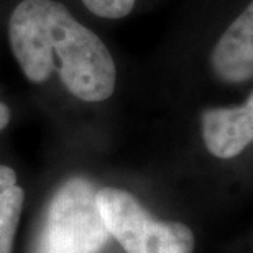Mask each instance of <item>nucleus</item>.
Wrapping results in <instances>:
<instances>
[{
	"label": "nucleus",
	"mask_w": 253,
	"mask_h": 253,
	"mask_svg": "<svg viewBox=\"0 0 253 253\" xmlns=\"http://www.w3.org/2000/svg\"><path fill=\"white\" fill-rule=\"evenodd\" d=\"M83 3L90 13L110 20L126 17L135 7V0H83Z\"/></svg>",
	"instance_id": "7"
},
{
	"label": "nucleus",
	"mask_w": 253,
	"mask_h": 253,
	"mask_svg": "<svg viewBox=\"0 0 253 253\" xmlns=\"http://www.w3.org/2000/svg\"><path fill=\"white\" fill-rule=\"evenodd\" d=\"M110 239L97 189L89 179L74 176L49 199L33 253H100Z\"/></svg>",
	"instance_id": "2"
},
{
	"label": "nucleus",
	"mask_w": 253,
	"mask_h": 253,
	"mask_svg": "<svg viewBox=\"0 0 253 253\" xmlns=\"http://www.w3.org/2000/svg\"><path fill=\"white\" fill-rule=\"evenodd\" d=\"M13 56L35 84L54 69L84 102H102L115 90L117 69L104 42L56 0H22L8 20Z\"/></svg>",
	"instance_id": "1"
},
{
	"label": "nucleus",
	"mask_w": 253,
	"mask_h": 253,
	"mask_svg": "<svg viewBox=\"0 0 253 253\" xmlns=\"http://www.w3.org/2000/svg\"><path fill=\"white\" fill-rule=\"evenodd\" d=\"M23 201L25 192L17 184L15 171L0 165V253H12Z\"/></svg>",
	"instance_id": "6"
},
{
	"label": "nucleus",
	"mask_w": 253,
	"mask_h": 253,
	"mask_svg": "<svg viewBox=\"0 0 253 253\" xmlns=\"http://www.w3.org/2000/svg\"><path fill=\"white\" fill-rule=\"evenodd\" d=\"M8 122H10V110L7 105L0 100V131L8 125Z\"/></svg>",
	"instance_id": "8"
},
{
	"label": "nucleus",
	"mask_w": 253,
	"mask_h": 253,
	"mask_svg": "<svg viewBox=\"0 0 253 253\" xmlns=\"http://www.w3.org/2000/svg\"><path fill=\"white\" fill-rule=\"evenodd\" d=\"M97 206L109 234L126 253H192L194 234L179 222L156 220L124 189L97 191Z\"/></svg>",
	"instance_id": "3"
},
{
	"label": "nucleus",
	"mask_w": 253,
	"mask_h": 253,
	"mask_svg": "<svg viewBox=\"0 0 253 253\" xmlns=\"http://www.w3.org/2000/svg\"><path fill=\"white\" fill-rule=\"evenodd\" d=\"M211 63L217 78L225 83L253 78V0L217 42Z\"/></svg>",
	"instance_id": "5"
},
{
	"label": "nucleus",
	"mask_w": 253,
	"mask_h": 253,
	"mask_svg": "<svg viewBox=\"0 0 253 253\" xmlns=\"http://www.w3.org/2000/svg\"><path fill=\"white\" fill-rule=\"evenodd\" d=\"M201 122L209 153L222 160L240 155L253 143V92L239 107L206 109Z\"/></svg>",
	"instance_id": "4"
}]
</instances>
